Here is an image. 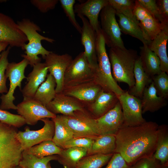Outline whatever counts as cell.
<instances>
[{"label":"cell","instance_id":"obj_35","mask_svg":"<svg viewBox=\"0 0 168 168\" xmlns=\"http://www.w3.org/2000/svg\"><path fill=\"white\" fill-rule=\"evenodd\" d=\"M113 154L87 155L78 162L76 168H101L108 163Z\"/></svg>","mask_w":168,"mask_h":168},{"label":"cell","instance_id":"obj_21","mask_svg":"<svg viewBox=\"0 0 168 168\" xmlns=\"http://www.w3.org/2000/svg\"><path fill=\"white\" fill-rule=\"evenodd\" d=\"M48 68L45 63H39L33 66L29 74L27 82L21 90L23 98H33L39 87L45 80Z\"/></svg>","mask_w":168,"mask_h":168},{"label":"cell","instance_id":"obj_17","mask_svg":"<svg viewBox=\"0 0 168 168\" xmlns=\"http://www.w3.org/2000/svg\"><path fill=\"white\" fill-rule=\"evenodd\" d=\"M82 23L81 34V43L84 48V53L94 72L97 68L96 51V32L90 24L88 19L81 15H77Z\"/></svg>","mask_w":168,"mask_h":168},{"label":"cell","instance_id":"obj_24","mask_svg":"<svg viewBox=\"0 0 168 168\" xmlns=\"http://www.w3.org/2000/svg\"><path fill=\"white\" fill-rule=\"evenodd\" d=\"M141 100L142 114L155 112L167 105L166 99L157 95L152 82L145 88Z\"/></svg>","mask_w":168,"mask_h":168},{"label":"cell","instance_id":"obj_46","mask_svg":"<svg viewBox=\"0 0 168 168\" xmlns=\"http://www.w3.org/2000/svg\"><path fill=\"white\" fill-rule=\"evenodd\" d=\"M156 2L162 19L168 25V0H156Z\"/></svg>","mask_w":168,"mask_h":168},{"label":"cell","instance_id":"obj_5","mask_svg":"<svg viewBox=\"0 0 168 168\" xmlns=\"http://www.w3.org/2000/svg\"><path fill=\"white\" fill-rule=\"evenodd\" d=\"M16 128L0 121V168L19 165L23 150L16 138Z\"/></svg>","mask_w":168,"mask_h":168},{"label":"cell","instance_id":"obj_30","mask_svg":"<svg viewBox=\"0 0 168 168\" xmlns=\"http://www.w3.org/2000/svg\"><path fill=\"white\" fill-rule=\"evenodd\" d=\"M54 124V133L52 140L58 147L63 149L65 143L73 138V133L62 119L61 115L51 119Z\"/></svg>","mask_w":168,"mask_h":168},{"label":"cell","instance_id":"obj_38","mask_svg":"<svg viewBox=\"0 0 168 168\" xmlns=\"http://www.w3.org/2000/svg\"><path fill=\"white\" fill-rule=\"evenodd\" d=\"M11 47L9 46L6 49L2 52L0 57V93H7L8 91L6 85L7 78L5 71L9 63L8 56Z\"/></svg>","mask_w":168,"mask_h":168},{"label":"cell","instance_id":"obj_23","mask_svg":"<svg viewBox=\"0 0 168 168\" xmlns=\"http://www.w3.org/2000/svg\"><path fill=\"white\" fill-rule=\"evenodd\" d=\"M168 40V26L161 31L147 45L149 49L157 55L160 62V69L168 74V57L166 44Z\"/></svg>","mask_w":168,"mask_h":168},{"label":"cell","instance_id":"obj_20","mask_svg":"<svg viewBox=\"0 0 168 168\" xmlns=\"http://www.w3.org/2000/svg\"><path fill=\"white\" fill-rule=\"evenodd\" d=\"M102 89L101 87L93 80L64 89L62 93L75 98L86 106L95 100Z\"/></svg>","mask_w":168,"mask_h":168},{"label":"cell","instance_id":"obj_39","mask_svg":"<svg viewBox=\"0 0 168 168\" xmlns=\"http://www.w3.org/2000/svg\"><path fill=\"white\" fill-rule=\"evenodd\" d=\"M61 7L69 21L76 30L80 34L82 27L77 22L75 18L74 10L75 0H60Z\"/></svg>","mask_w":168,"mask_h":168},{"label":"cell","instance_id":"obj_7","mask_svg":"<svg viewBox=\"0 0 168 168\" xmlns=\"http://www.w3.org/2000/svg\"><path fill=\"white\" fill-rule=\"evenodd\" d=\"M94 72L84 51L73 59L67 68L63 81V90L94 80Z\"/></svg>","mask_w":168,"mask_h":168},{"label":"cell","instance_id":"obj_10","mask_svg":"<svg viewBox=\"0 0 168 168\" xmlns=\"http://www.w3.org/2000/svg\"><path fill=\"white\" fill-rule=\"evenodd\" d=\"M44 123L43 127L37 130H31L28 127L25 131H18L16 138L23 151L44 141L52 140L54 133V124L49 118L41 119Z\"/></svg>","mask_w":168,"mask_h":168},{"label":"cell","instance_id":"obj_50","mask_svg":"<svg viewBox=\"0 0 168 168\" xmlns=\"http://www.w3.org/2000/svg\"><path fill=\"white\" fill-rule=\"evenodd\" d=\"M22 168L20 166H19V165L16 166L15 168Z\"/></svg>","mask_w":168,"mask_h":168},{"label":"cell","instance_id":"obj_19","mask_svg":"<svg viewBox=\"0 0 168 168\" xmlns=\"http://www.w3.org/2000/svg\"><path fill=\"white\" fill-rule=\"evenodd\" d=\"M108 4V0H88L76 4L74 10L77 15L86 16L92 27L96 32L100 28L99 15L102 9Z\"/></svg>","mask_w":168,"mask_h":168},{"label":"cell","instance_id":"obj_26","mask_svg":"<svg viewBox=\"0 0 168 168\" xmlns=\"http://www.w3.org/2000/svg\"><path fill=\"white\" fill-rule=\"evenodd\" d=\"M141 64L145 72L149 76L157 75L161 72L160 62L157 55L151 50L147 44L140 47Z\"/></svg>","mask_w":168,"mask_h":168},{"label":"cell","instance_id":"obj_37","mask_svg":"<svg viewBox=\"0 0 168 168\" xmlns=\"http://www.w3.org/2000/svg\"><path fill=\"white\" fill-rule=\"evenodd\" d=\"M157 95L166 99L168 97V75L165 72L152 77Z\"/></svg>","mask_w":168,"mask_h":168},{"label":"cell","instance_id":"obj_47","mask_svg":"<svg viewBox=\"0 0 168 168\" xmlns=\"http://www.w3.org/2000/svg\"><path fill=\"white\" fill-rule=\"evenodd\" d=\"M8 44L6 43L3 42L0 43V53L1 52H2L5 50L8 45ZM1 54H0V57Z\"/></svg>","mask_w":168,"mask_h":168},{"label":"cell","instance_id":"obj_13","mask_svg":"<svg viewBox=\"0 0 168 168\" xmlns=\"http://www.w3.org/2000/svg\"><path fill=\"white\" fill-rule=\"evenodd\" d=\"M28 41L25 35L18 28L17 23L10 17L0 12V43H7L11 47L24 50Z\"/></svg>","mask_w":168,"mask_h":168},{"label":"cell","instance_id":"obj_33","mask_svg":"<svg viewBox=\"0 0 168 168\" xmlns=\"http://www.w3.org/2000/svg\"><path fill=\"white\" fill-rule=\"evenodd\" d=\"M63 149L58 147L52 140L44 141L23 151L38 158L59 154Z\"/></svg>","mask_w":168,"mask_h":168},{"label":"cell","instance_id":"obj_8","mask_svg":"<svg viewBox=\"0 0 168 168\" xmlns=\"http://www.w3.org/2000/svg\"><path fill=\"white\" fill-rule=\"evenodd\" d=\"M29 64L25 58L18 63H9L5 71V75L10 81V87L6 94H2L0 97L1 103L0 109L5 110L10 109L16 110L17 106L13 103L15 98L14 94L17 87L21 90V82L27 78L24 74L26 68Z\"/></svg>","mask_w":168,"mask_h":168},{"label":"cell","instance_id":"obj_25","mask_svg":"<svg viewBox=\"0 0 168 168\" xmlns=\"http://www.w3.org/2000/svg\"><path fill=\"white\" fill-rule=\"evenodd\" d=\"M135 84L128 91L130 94L141 99L145 88L152 82V77L144 71L139 56L135 63L134 68Z\"/></svg>","mask_w":168,"mask_h":168},{"label":"cell","instance_id":"obj_4","mask_svg":"<svg viewBox=\"0 0 168 168\" xmlns=\"http://www.w3.org/2000/svg\"><path fill=\"white\" fill-rule=\"evenodd\" d=\"M17 24L18 28L25 35L28 41L24 48L26 54H22L21 56L28 61L31 67H33L41 62V59L38 55H41L43 59L52 52L42 46L41 40H45L50 43H53L55 40L40 34L38 32L41 31L40 28L29 19H23L18 21Z\"/></svg>","mask_w":168,"mask_h":168},{"label":"cell","instance_id":"obj_1","mask_svg":"<svg viewBox=\"0 0 168 168\" xmlns=\"http://www.w3.org/2000/svg\"><path fill=\"white\" fill-rule=\"evenodd\" d=\"M158 126L152 121L134 126H123L115 135V153L119 154L130 166L142 158L152 156Z\"/></svg>","mask_w":168,"mask_h":168},{"label":"cell","instance_id":"obj_28","mask_svg":"<svg viewBox=\"0 0 168 168\" xmlns=\"http://www.w3.org/2000/svg\"><path fill=\"white\" fill-rule=\"evenodd\" d=\"M153 157L161 165L168 161V127L166 124L159 125L156 145Z\"/></svg>","mask_w":168,"mask_h":168},{"label":"cell","instance_id":"obj_6","mask_svg":"<svg viewBox=\"0 0 168 168\" xmlns=\"http://www.w3.org/2000/svg\"><path fill=\"white\" fill-rule=\"evenodd\" d=\"M61 116L72 131L73 138H87L94 140L99 136L96 119L86 109L75 111L72 115Z\"/></svg>","mask_w":168,"mask_h":168},{"label":"cell","instance_id":"obj_16","mask_svg":"<svg viewBox=\"0 0 168 168\" xmlns=\"http://www.w3.org/2000/svg\"><path fill=\"white\" fill-rule=\"evenodd\" d=\"M134 13L148 44L166 26L160 24L137 0H135Z\"/></svg>","mask_w":168,"mask_h":168},{"label":"cell","instance_id":"obj_49","mask_svg":"<svg viewBox=\"0 0 168 168\" xmlns=\"http://www.w3.org/2000/svg\"><path fill=\"white\" fill-rule=\"evenodd\" d=\"M47 168H52V167H51L50 162L47 165Z\"/></svg>","mask_w":168,"mask_h":168},{"label":"cell","instance_id":"obj_22","mask_svg":"<svg viewBox=\"0 0 168 168\" xmlns=\"http://www.w3.org/2000/svg\"><path fill=\"white\" fill-rule=\"evenodd\" d=\"M119 101L117 96L112 92H105L102 89L95 100L86 106L92 116L98 118L114 107Z\"/></svg>","mask_w":168,"mask_h":168},{"label":"cell","instance_id":"obj_41","mask_svg":"<svg viewBox=\"0 0 168 168\" xmlns=\"http://www.w3.org/2000/svg\"><path fill=\"white\" fill-rule=\"evenodd\" d=\"M138 2L147 10L162 25L168 26L162 19L155 0H137Z\"/></svg>","mask_w":168,"mask_h":168},{"label":"cell","instance_id":"obj_32","mask_svg":"<svg viewBox=\"0 0 168 168\" xmlns=\"http://www.w3.org/2000/svg\"><path fill=\"white\" fill-rule=\"evenodd\" d=\"M119 17L118 24L121 32L135 38L143 44H148L145 40L142 29L139 25L131 21L122 14L116 13Z\"/></svg>","mask_w":168,"mask_h":168},{"label":"cell","instance_id":"obj_36","mask_svg":"<svg viewBox=\"0 0 168 168\" xmlns=\"http://www.w3.org/2000/svg\"><path fill=\"white\" fill-rule=\"evenodd\" d=\"M108 4L115 11L139 25L134 13L135 0H108Z\"/></svg>","mask_w":168,"mask_h":168},{"label":"cell","instance_id":"obj_18","mask_svg":"<svg viewBox=\"0 0 168 168\" xmlns=\"http://www.w3.org/2000/svg\"><path fill=\"white\" fill-rule=\"evenodd\" d=\"M45 107L50 112L56 115L61 114L70 115L75 111L85 110L86 105L75 98L62 92L56 93L54 98Z\"/></svg>","mask_w":168,"mask_h":168},{"label":"cell","instance_id":"obj_29","mask_svg":"<svg viewBox=\"0 0 168 168\" xmlns=\"http://www.w3.org/2000/svg\"><path fill=\"white\" fill-rule=\"evenodd\" d=\"M56 83L54 77L49 73L39 87L33 98L45 106L55 97Z\"/></svg>","mask_w":168,"mask_h":168},{"label":"cell","instance_id":"obj_9","mask_svg":"<svg viewBox=\"0 0 168 168\" xmlns=\"http://www.w3.org/2000/svg\"><path fill=\"white\" fill-rule=\"evenodd\" d=\"M116 11L110 5L104 7L100 13V29L105 44L110 48L125 49L121 32L116 18Z\"/></svg>","mask_w":168,"mask_h":168},{"label":"cell","instance_id":"obj_48","mask_svg":"<svg viewBox=\"0 0 168 168\" xmlns=\"http://www.w3.org/2000/svg\"><path fill=\"white\" fill-rule=\"evenodd\" d=\"M160 168H168L167 164L164 165H161Z\"/></svg>","mask_w":168,"mask_h":168},{"label":"cell","instance_id":"obj_40","mask_svg":"<svg viewBox=\"0 0 168 168\" xmlns=\"http://www.w3.org/2000/svg\"><path fill=\"white\" fill-rule=\"evenodd\" d=\"M0 121L16 128L21 127L26 124L24 119L20 115L0 109Z\"/></svg>","mask_w":168,"mask_h":168},{"label":"cell","instance_id":"obj_14","mask_svg":"<svg viewBox=\"0 0 168 168\" xmlns=\"http://www.w3.org/2000/svg\"><path fill=\"white\" fill-rule=\"evenodd\" d=\"M43 59L49 74L55 80L56 93H62L64 73L73 59L72 56L68 54L58 55L52 52Z\"/></svg>","mask_w":168,"mask_h":168},{"label":"cell","instance_id":"obj_45","mask_svg":"<svg viewBox=\"0 0 168 168\" xmlns=\"http://www.w3.org/2000/svg\"><path fill=\"white\" fill-rule=\"evenodd\" d=\"M130 167L119 154L114 153L105 168H130Z\"/></svg>","mask_w":168,"mask_h":168},{"label":"cell","instance_id":"obj_34","mask_svg":"<svg viewBox=\"0 0 168 168\" xmlns=\"http://www.w3.org/2000/svg\"><path fill=\"white\" fill-rule=\"evenodd\" d=\"M57 155L38 158L23 151L19 166L22 168H48L47 165L50 161H57Z\"/></svg>","mask_w":168,"mask_h":168},{"label":"cell","instance_id":"obj_3","mask_svg":"<svg viewBox=\"0 0 168 168\" xmlns=\"http://www.w3.org/2000/svg\"><path fill=\"white\" fill-rule=\"evenodd\" d=\"M96 32V51L97 68L94 72V81L104 91L113 92L118 96L125 91L120 87L112 76L105 40L100 28Z\"/></svg>","mask_w":168,"mask_h":168},{"label":"cell","instance_id":"obj_44","mask_svg":"<svg viewBox=\"0 0 168 168\" xmlns=\"http://www.w3.org/2000/svg\"><path fill=\"white\" fill-rule=\"evenodd\" d=\"M58 1V0H31L30 2L41 12L46 13L54 9Z\"/></svg>","mask_w":168,"mask_h":168},{"label":"cell","instance_id":"obj_2","mask_svg":"<svg viewBox=\"0 0 168 168\" xmlns=\"http://www.w3.org/2000/svg\"><path fill=\"white\" fill-rule=\"evenodd\" d=\"M108 56L112 76L116 82L127 84L129 89L132 88L135 82L134 65L139 57L137 51L126 48H111L110 49Z\"/></svg>","mask_w":168,"mask_h":168},{"label":"cell","instance_id":"obj_42","mask_svg":"<svg viewBox=\"0 0 168 168\" xmlns=\"http://www.w3.org/2000/svg\"><path fill=\"white\" fill-rule=\"evenodd\" d=\"M94 140L87 138H73L65 143L63 149L75 147H83L87 149L88 151L87 155H89Z\"/></svg>","mask_w":168,"mask_h":168},{"label":"cell","instance_id":"obj_31","mask_svg":"<svg viewBox=\"0 0 168 168\" xmlns=\"http://www.w3.org/2000/svg\"><path fill=\"white\" fill-rule=\"evenodd\" d=\"M115 136L111 135H100L94 139L89 155L113 154L115 153Z\"/></svg>","mask_w":168,"mask_h":168},{"label":"cell","instance_id":"obj_43","mask_svg":"<svg viewBox=\"0 0 168 168\" xmlns=\"http://www.w3.org/2000/svg\"><path fill=\"white\" fill-rule=\"evenodd\" d=\"M160 163L153 155L139 159L130 165V168H160L161 165Z\"/></svg>","mask_w":168,"mask_h":168},{"label":"cell","instance_id":"obj_11","mask_svg":"<svg viewBox=\"0 0 168 168\" xmlns=\"http://www.w3.org/2000/svg\"><path fill=\"white\" fill-rule=\"evenodd\" d=\"M118 97L121 106L123 125L136 126L146 121L142 116L141 99L125 91Z\"/></svg>","mask_w":168,"mask_h":168},{"label":"cell","instance_id":"obj_12","mask_svg":"<svg viewBox=\"0 0 168 168\" xmlns=\"http://www.w3.org/2000/svg\"><path fill=\"white\" fill-rule=\"evenodd\" d=\"M16 106L18 114L23 118L26 124L30 125H35L43 119L55 118L57 115L34 98H23Z\"/></svg>","mask_w":168,"mask_h":168},{"label":"cell","instance_id":"obj_15","mask_svg":"<svg viewBox=\"0 0 168 168\" xmlns=\"http://www.w3.org/2000/svg\"><path fill=\"white\" fill-rule=\"evenodd\" d=\"M96 120L99 136H115L124 124L122 110L119 101L105 114L96 119Z\"/></svg>","mask_w":168,"mask_h":168},{"label":"cell","instance_id":"obj_27","mask_svg":"<svg viewBox=\"0 0 168 168\" xmlns=\"http://www.w3.org/2000/svg\"><path fill=\"white\" fill-rule=\"evenodd\" d=\"M88 155V151L82 147H72L63 149L57 155V161L64 168H76L78 162Z\"/></svg>","mask_w":168,"mask_h":168}]
</instances>
